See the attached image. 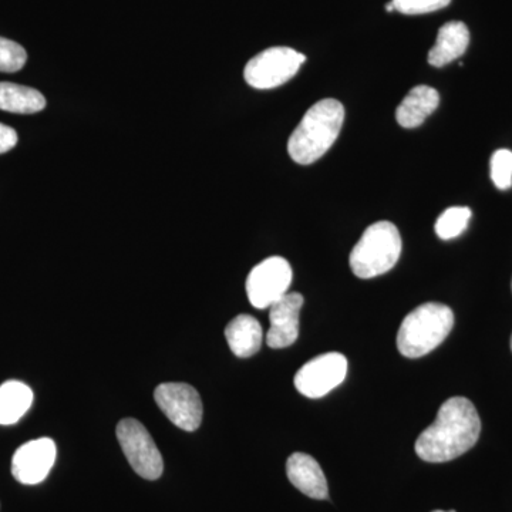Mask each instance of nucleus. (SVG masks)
I'll return each mask as SVG.
<instances>
[{"label": "nucleus", "mask_w": 512, "mask_h": 512, "mask_svg": "<svg viewBox=\"0 0 512 512\" xmlns=\"http://www.w3.org/2000/svg\"><path fill=\"white\" fill-rule=\"evenodd\" d=\"M480 433L481 420L474 404L466 397H451L417 439V456L427 463H447L476 446Z\"/></svg>", "instance_id": "nucleus-1"}, {"label": "nucleus", "mask_w": 512, "mask_h": 512, "mask_svg": "<svg viewBox=\"0 0 512 512\" xmlns=\"http://www.w3.org/2000/svg\"><path fill=\"white\" fill-rule=\"evenodd\" d=\"M343 121L345 107L340 101L325 99L313 104L289 138V156L301 165L315 163L338 140Z\"/></svg>", "instance_id": "nucleus-2"}, {"label": "nucleus", "mask_w": 512, "mask_h": 512, "mask_svg": "<svg viewBox=\"0 0 512 512\" xmlns=\"http://www.w3.org/2000/svg\"><path fill=\"white\" fill-rule=\"evenodd\" d=\"M454 313L443 303H424L404 318L397 333V349L410 359L426 356L446 340Z\"/></svg>", "instance_id": "nucleus-3"}, {"label": "nucleus", "mask_w": 512, "mask_h": 512, "mask_svg": "<svg viewBox=\"0 0 512 512\" xmlns=\"http://www.w3.org/2000/svg\"><path fill=\"white\" fill-rule=\"evenodd\" d=\"M402 255V237L396 225H370L350 252V268L357 278L372 279L392 271Z\"/></svg>", "instance_id": "nucleus-4"}, {"label": "nucleus", "mask_w": 512, "mask_h": 512, "mask_svg": "<svg viewBox=\"0 0 512 512\" xmlns=\"http://www.w3.org/2000/svg\"><path fill=\"white\" fill-rule=\"evenodd\" d=\"M305 62V55L291 47H271L249 60L244 70L245 82L254 89H275L289 82Z\"/></svg>", "instance_id": "nucleus-5"}, {"label": "nucleus", "mask_w": 512, "mask_h": 512, "mask_svg": "<svg viewBox=\"0 0 512 512\" xmlns=\"http://www.w3.org/2000/svg\"><path fill=\"white\" fill-rule=\"evenodd\" d=\"M117 439L131 468L146 480L163 476L164 461L160 450L146 427L136 419L121 420L117 426Z\"/></svg>", "instance_id": "nucleus-6"}, {"label": "nucleus", "mask_w": 512, "mask_h": 512, "mask_svg": "<svg viewBox=\"0 0 512 512\" xmlns=\"http://www.w3.org/2000/svg\"><path fill=\"white\" fill-rule=\"evenodd\" d=\"M292 268L281 256H271L249 272L247 293L256 309H269L284 298L292 284Z\"/></svg>", "instance_id": "nucleus-7"}, {"label": "nucleus", "mask_w": 512, "mask_h": 512, "mask_svg": "<svg viewBox=\"0 0 512 512\" xmlns=\"http://www.w3.org/2000/svg\"><path fill=\"white\" fill-rule=\"evenodd\" d=\"M348 375V360L332 352L309 360L295 375V387L309 399H319L343 383Z\"/></svg>", "instance_id": "nucleus-8"}, {"label": "nucleus", "mask_w": 512, "mask_h": 512, "mask_svg": "<svg viewBox=\"0 0 512 512\" xmlns=\"http://www.w3.org/2000/svg\"><path fill=\"white\" fill-rule=\"evenodd\" d=\"M154 399L161 412L178 429L195 431L201 426L204 407L200 394L190 384H160L154 392Z\"/></svg>", "instance_id": "nucleus-9"}, {"label": "nucleus", "mask_w": 512, "mask_h": 512, "mask_svg": "<svg viewBox=\"0 0 512 512\" xmlns=\"http://www.w3.org/2000/svg\"><path fill=\"white\" fill-rule=\"evenodd\" d=\"M57 448L52 439L28 441L16 450L12 460V474L19 483H42L55 466Z\"/></svg>", "instance_id": "nucleus-10"}, {"label": "nucleus", "mask_w": 512, "mask_h": 512, "mask_svg": "<svg viewBox=\"0 0 512 512\" xmlns=\"http://www.w3.org/2000/svg\"><path fill=\"white\" fill-rule=\"evenodd\" d=\"M303 306L301 293H286L269 308L271 328L266 333V343L272 349H285L299 338V313Z\"/></svg>", "instance_id": "nucleus-11"}, {"label": "nucleus", "mask_w": 512, "mask_h": 512, "mask_svg": "<svg viewBox=\"0 0 512 512\" xmlns=\"http://www.w3.org/2000/svg\"><path fill=\"white\" fill-rule=\"evenodd\" d=\"M286 474L293 487L313 500H326L329 495L328 481L322 467L312 456L293 453L286 463Z\"/></svg>", "instance_id": "nucleus-12"}, {"label": "nucleus", "mask_w": 512, "mask_h": 512, "mask_svg": "<svg viewBox=\"0 0 512 512\" xmlns=\"http://www.w3.org/2000/svg\"><path fill=\"white\" fill-rule=\"evenodd\" d=\"M470 32L463 22H448L441 26L436 43L429 52V63L434 67L447 66L466 53Z\"/></svg>", "instance_id": "nucleus-13"}, {"label": "nucleus", "mask_w": 512, "mask_h": 512, "mask_svg": "<svg viewBox=\"0 0 512 512\" xmlns=\"http://www.w3.org/2000/svg\"><path fill=\"white\" fill-rule=\"evenodd\" d=\"M440 104L436 89L429 86H416L404 97L396 110V120L404 128H416L426 121Z\"/></svg>", "instance_id": "nucleus-14"}, {"label": "nucleus", "mask_w": 512, "mask_h": 512, "mask_svg": "<svg viewBox=\"0 0 512 512\" xmlns=\"http://www.w3.org/2000/svg\"><path fill=\"white\" fill-rule=\"evenodd\" d=\"M225 338L235 356L251 357L261 349L264 330L254 316L239 315L228 323Z\"/></svg>", "instance_id": "nucleus-15"}, {"label": "nucleus", "mask_w": 512, "mask_h": 512, "mask_svg": "<svg viewBox=\"0 0 512 512\" xmlns=\"http://www.w3.org/2000/svg\"><path fill=\"white\" fill-rule=\"evenodd\" d=\"M33 403V392L28 384L10 380L0 386V426L18 423Z\"/></svg>", "instance_id": "nucleus-16"}, {"label": "nucleus", "mask_w": 512, "mask_h": 512, "mask_svg": "<svg viewBox=\"0 0 512 512\" xmlns=\"http://www.w3.org/2000/svg\"><path fill=\"white\" fill-rule=\"evenodd\" d=\"M45 107V96L36 89L15 83H0V110L16 114H35Z\"/></svg>", "instance_id": "nucleus-17"}, {"label": "nucleus", "mask_w": 512, "mask_h": 512, "mask_svg": "<svg viewBox=\"0 0 512 512\" xmlns=\"http://www.w3.org/2000/svg\"><path fill=\"white\" fill-rule=\"evenodd\" d=\"M471 220V210L467 207H451L440 215L436 222V234L439 238L453 239L460 237Z\"/></svg>", "instance_id": "nucleus-18"}, {"label": "nucleus", "mask_w": 512, "mask_h": 512, "mask_svg": "<svg viewBox=\"0 0 512 512\" xmlns=\"http://www.w3.org/2000/svg\"><path fill=\"white\" fill-rule=\"evenodd\" d=\"M28 53L19 43L0 37V72L15 73L23 69Z\"/></svg>", "instance_id": "nucleus-19"}, {"label": "nucleus", "mask_w": 512, "mask_h": 512, "mask_svg": "<svg viewBox=\"0 0 512 512\" xmlns=\"http://www.w3.org/2000/svg\"><path fill=\"white\" fill-rule=\"evenodd\" d=\"M491 180L498 190H510L512 187V151H495L491 157Z\"/></svg>", "instance_id": "nucleus-20"}, {"label": "nucleus", "mask_w": 512, "mask_h": 512, "mask_svg": "<svg viewBox=\"0 0 512 512\" xmlns=\"http://www.w3.org/2000/svg\"><path fill=\"white\" fill-rule=\"evenodd\" d=\"M451 0H392L394 10L403 15H424L450 5Z\"/></svg>", "instance_id": "nucleus-21"}, {"label": "nucleus", "mask_w": 512, "mask_h": 512, "mask_svg": "<svg viewBox=\"0 0 512 512\" xmlns=\"http://www.w3.org/2000/svg\"><path fill=\"white\" fill-rule=\"evenodd\" d=\"M18 144V133L12 127L0 123V154L8 153Z\"/></svg>", "instance_id": "nucleus-22"}, {"label": "nucleus", "mask_w": 512, "mask_h": 512, "mask_svg": "<svg viewBox=\"0 0 512 512\" xmlns=\"http://www.w3.org/2000/svg\"><path fill=\"white\" fill-rule=\"evenodd\" d=\"M433 512H447V511H440V510H439V511H433Z\"/></svg>", "instance_id": "nucleus-23"}, {"label": "nucleus", "mask_w": 512, "mask_h": 512, "mask_svg": "<svg viewBox=\"0 0 512 512\" xmlns=\"http://www.w3.org/2000/svg\"><path fill=\"white\" fill-rule=\"evenodd\" d=\"M511 349H512V339H511Z\"/></svg>", "instance_id": "nucleus-24"}]
</instances>
